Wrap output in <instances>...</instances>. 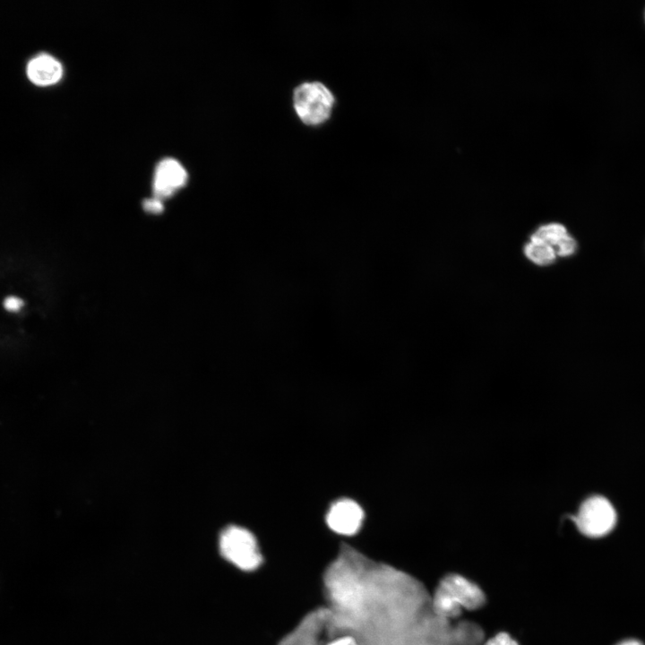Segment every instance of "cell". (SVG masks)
I'll return each mask as SVG.
<instances>
[{"label": "cell", "mask_w": 645, "mask_h": 645, "mask_svg": "<svg viewBox=\"0 0 645 645\" xmlns=\"http://www.w3.org/2000/svg\"><path fill=\"white\" fill-rule=\"evenodd\" d=\"M143 209L149 213L159 214L162 212L164 204L162 200L153 196L152 198L147 199L143 202Z\"/></svg>", "instance_id": "11"}, {"label": "cell", "mask_w": 645, "mask_h": 645, "mask_svg": "<svg viewBox=\"0 0 645 645\" xmlns=\"http://www.w3.org/2000/svg\"><path fill=\"white\" fill-rule=\"evenodd\" d=\"M219 546L221 555L243 571H253L262 563L255 537L243 527L230 525L225 528L219 535Z\"/></svg>", "instance_id": "1"}, {"label": "cell", "mask_w": 645, "mask_h": 645, "mask_svg": "<svg viewBox=\"0 0 645 645\" xmlns=\"http://www.w3.org/2000/svg\"><path fill=\"white\" fill-rule=\"evenodd\" d=\"M529 239L544 242L551 245L557 257L566 258L574 254L577 242L566 227L559 222H546L538 225L529 235Z\"/></svg>", "instance_id": "7"}, {"label": "cell", "mask_w": 645, "mask_h": 645, "mask_svg": "<svg viewBox=\"0 0 645 645\" xmlns=\"http://www.w3.org/2000/svg\"><path fill=\"white\" fill-rule=\"evenodd\" d=\"M27 75L34 84L47 86L56 83L61 79L63 67L55 57L41 54L29 62Z\"/></svg>", "instance_id": "8"}, {"label": "cell", "mask_w": 645, "mask_h": 645, "mask_svg": "<svg viewBox=\"0 0 645 645\" xmlns=\"http://www.w3.org/2000/svg\"><path fill=\"white\" fill-rule=\"evenodd\" d=\"M572 520L583 535L600 538L614 529L616 512L607 499L597 495L588 498Z\"/></svg>", "instance_id": "2"}, {"label": "cell", "mask_w": 645, "mask_h": 645, "mask_svg": "<svg viewBox=\"0 0 645 645\" xmlns=\"http://www.w3.org/2000/svg\"><path fill=\"white\" fill-rule=\"evenodd\" d=\"M22 305V300L16 297H8L4 302V308L11 312L19 311Z\"/></svg>", "instance_id": "12"}, {"label": "cell", "mask_w": 645, "mask_h": 645, "mask_svg": "<svg viewBox=\"0 0 645 645\" xmlns=\"http://www.w3.org/2000/svg\"><path fill=\"white\" fill-rule=\"evenodd\" d=\"M437 588L462 609L476 610L486 604L483 590L461 575H446L440 580Z\"/></svg>", "instance_id": "5"}, {"label": "cell", "mask_w": 645, "mask_h": 645, "mask_svg": "<svg viewBox=\"0 0 645 645\" xmlns=\"http://www.w3.org/2000/svg\"><path fill=\"white\" fill-rule=\"evenodd\" d=\"M329 645H357V643L352 637H342L333 641Z\"/></svg>", "instance_id": "13"}, {"label": "cell", "mask_w": 645, "mask_h": 645, "mask_svg": "<svg viewBox=\"0 0 645 645\" xmlns=\"http://www.w3.org/2000/svg\"><path fill=\"white\" fill-rule=\"evenodd\" d=\"M523 254L530 262L541 267L553 265L558 258L551 245L529 238L523 245Z\"/></svg>", "instance_id": "9"}, {"label": "cell", "mask_w": 645, "mask_h": 645, "mask_svg": "<svg viewBox=\"0 0 645 645\" xmlns=\"http://www.w3.org/2000/svg\"><path fill=\"white\" fill-rule=\"evenodd\" d=\"M485 645H519V643L507 632H499L491 637Z\"/></svg>", "instance_id": "10"}, {"label": "cell", "mask_w": 645, "mask_h": 645, "mask_svg": "<svg viewBox=\"0 0 645 645\" xmlns=\"http://www.w3.org/2000/svg\"><path fill=\"white\" fill-rule=\"evenodd\" d=\"M364 518L363 508L356 501L341 498L331 504L325 520L335 533L351 536L360 529Z\"/></svg>", "instance_id": "4"}, {"label": "cell", "mask_w": 645, "mask_h": 645, "mask_svg": "<svg viewBox=\"0 0 645 645\" xmlns=\"http://www.w3.org/2000/svg\"><path fill=\"white\" fill-rule=\"evenodd\" d=\"M294 99L299 117L309 125L324 121L333 102L331 92L319 82L305 83L297 88Z\"/></svg>", "instance_id": "3"}, {"label": "cell", "mask_w": 645, "mask_h": 645, "mask_svg": "<svg viewBox=\"0 0 645 645\" xmlns=\"http://www.w3.org/2000/svg\"><path fill=\"white\" fill-rule=\"evenodd\" d=\"M187 182L185 168L175 159H164L155 170L153 178L154 197L168 198L184 187Z\"/></svg>", "instance_id": "6"}, {"label": "cell", "mask_w": 645, "mask_h": 645, "mask_svg": "<svg viewBox=\"0 0 645 645\" xmlns=\"http://www.w3.org/2000/svg\"><path fill=\"white\" fill-rule=\"evenodd\" d=\"M616 645H643L640 641L637 640H625Z\"/></svg>", "instance_id": "14"}]
</instances>
